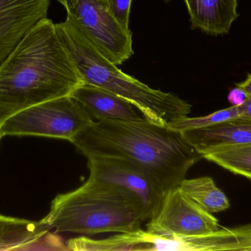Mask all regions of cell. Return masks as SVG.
<instances>
[{"label": "cell", "mask_w": 251, "mask_h": 251, "mask_svg": "<svg viewBox=\"0 0 251 251\" xmlns=\"http://www.w3.org/2000/svg\"><path fill=\"white\" fill-rule=\"evenodd\" d=\"M50 230L39 222L0 215V251L29 250Z\"/></svg>", "instance_id": "obj_14"}, {"label": "cell", "mask_w": 251, "mask_h": 251, "mask_svg": "<svg viewBox=\"0 0 251 251\" xmlns=\"http://www.w3.org/2000/svg\"><path fill=\"white\" fill-rule=\"evenodd\" d=\"M248 94L244 90L240 87L236 86L228 93V101L231 106H239L245 103L247 100Z\"/></svg>", "instance_id": "obj_20"}, {"label": "cell", "mask_w": 251, "mask_h": 251, "mask_svg": "<svg viewBox=\"0 0 251 251\" xmlns=\"http://www.w3.org/2000/svg\"><path fill=\"white\" fill-rule=\"evenodd\" d=\"M71 96L76 99L97 121L104 119H138L141 116L132 104L104 88L84 82Z\"/></svg>", "instance_id": "obj_11"}, {"label": "cell", "mask_w": 251, "mask_h": 251, "mask_svg": "<svg viewBox=\"0 0 251 251\" xmlns=\"http://www.w3.org/2000/svg\"><path fill=\"white\" fill-rule=\"evenodd\" d=\"M147 220L143 207L125 193L88 179L79 188L56 196L41 223L55 232L91 236L136 231Z\"/></svg>", "instance_id": "obj_4"}, {"label": "cell", "mask_w": 251, "mask_h": 251, "mask_svg": "<svg viewBox=\"0 0 251 251\" xmlns=\"http://www.w3.org/2000/svg\"><path fill=\"white\" fill-rule=\"evenodd\" d=\"M132 0H107L108 9L116 22L126 31L130 32V10Z\"/></svg>", "instance_id": "obj_19"}, {"label": "cell", "mask_w": 251, "mask_h": 251, "mask_svg": "<svg viewBox=\"0 0 251 251\" xmlns=\"http://www.w3.org/2000/svg\"><path fill=\"white\" fill-rule=\"evenodd\" d=\"M179 187L186 195L209 213L224 212L230 207L228 197L211 177L184 178Z\"/></svg>", "instance_id": "obj_16"}, {"label": "cell", "mask_w": 251, "mask_h": 251, "mask_svg": "<svg viewBox=\"0 0 251 251\" xmlns=\"http://www.w3.org/2000/svg\"><path fill=\"white\" fill-rule=\"evenodd\" d=\"M193 29L211 35L229 32L239 16L237 0H184Z\"/></svg>", "instance_id": "obj_13"}, {"label": "cell", "mask_w": 251, "mask_h": 251, "mask_svg": "<svg viewBox=\"0 0 251 251\" xmlns=\"http://www.w3.org/2000/svg\"><path fill=\"white\" fill-rule=\"evenodd\" d=\"M83 83L55 24L42 19L0 64V127L24 109L71 95Z\"/></svg>", "instance_id": "obj_1"}, {"label": "cell", "mask_w": 251, "mask_h": 251, "mask_svg": "<svg viewBox=\"0 0 251 251\" xmlns=\"http://www.w3.org/2000/svg\"><path fill=\"white\" fill-rule=\"evenodd\" d=\"M94 120L72 96H65L24 109L0 127L1 136H35L67 140Z\"/></svg>", "instance_id": "obj_5"}, {"label": "cell", "mask_w": 251, "mask_h": 251, "mask_svg": "<svg viewBox=\"0 0 251 251\" xmlns=\"http://www.w3.org/2000/svg\"><path fill=\"white\" fill-rule=\"evenodd\" d=\"M202 158L251 180V144L217 147Z\"/></svg>", "instance_id": "obj_17"}, {"label": "cell", "mask_w": 251, "mask_h": 251, "mask_svg": "<svg viewBox=\"0 0 251 251\" xmlns=\"http://www.w3.org/2000/svg\"><path fill=\"white\" fill-rule=\"evenodd\" d=\"M72 144L87 158L110 156L129 161L149 172L164 193L179 186L203 159L180 131L138 119H104L78 133Z\"/></svg>", "instance_id": "obj_2"}, {"label": "cell", "mask_w": 251, "mask_h": 251, "mask_svg": "<svg viewBox=\"0 0 251 251\" xmlns=\"http://www.w3.org/2000/svg\"><path fill=\"white\" fill-rule=\"evenodd\" d=\"M103 1H107V0H103Z\"/></svg>", "instance_id": "obj_24"}, {"label": "cell", "mask_w": 251, "mask_h": 251, "mask_svg": "<svg viewBox=\"0 0 251 251\" xmlns=\"http://www.w3.org/2000/svg\"><path fill=\"white\" fill-rule=\"evenodd\" d=\"M55 25L59 37L84 82L125 99L146 119L162 126H168L191 113V105L176 94L153 89L122 72L69 19Z\"/></svg>", "instance_id": "obj_3"}, {"label": "cell", "mask_w": 251, "mask_h": 251, "mask_svg": "<svg viewBox=\"0 0 251 251\" xmlns=\"http://www.w3.org/2000/svg\"><path fill=\"white\" fill-rule=\"evenodd\" d=\"M239 114L242 116L251 118V97H248L247 100L241 106H237Z\"/></svg>", "instance_id": "obj_21"}, {"label": "cell", "mask_w": 251, "mask_h": 251, "mask_svg": "<svg viewBox=\"0 0 251 251\" xmlns=\"http://www.w3.org/2000/svg\"><path fill=\"white\" fill-rule=\"evenodd\" d=\"M239 116L240 114H239L237 106H231L206 116H199V117L186 116L183 119L169 124L168 127L174 131H181L184 130L191 129V128H202V127L215 125Z\"/></svg>", "instance_id": "obj_18"}, {"label": "cell", "mask_w": 251, "mask_h": 251, "mask_svg": "<svg viewBox=\"0 0 251 251\" xmlns=\"http://www.w3.org/2000/svg\"><path fill=\"white\" fill-rule=\"evenodd\" d=\"M51 0H0V64L26 32L47 18Z\"/></svg>", "instance_id": "obj_9"}, {"label": "cell", "mask_w": 251, "mask_h": 251, "mask_svg": "<svg viewBox=\"0 0 251 251\" xmlns=\"http://www.w3.org/2000/svg\"><path fill=\"white\" fill-rule=\"evenodd\" d=\"M236 85L244 90L248 96L251 97V74L248 75L246 81L236 84Z\"/></svg>", "instance_id": "obj_22"}, {"label": "cell", "mask_w": 251, "mask_h": 251, "mask_svg": "<svg viewBox=\"0 0 251 251\" xmlns=\"http://www.w3.org/2000/svg\"><path fill=\"white\" fill-rule=\"evenodd\" d=\"M1 137H2V136H1V133H0V140H1Z\"/></svg>", "instance_id": "obj_23"}, {"label": "cell", "mask_w": 251, "mask_h": 251, "mask_svg": "<svg viewBox=\"0 0 251 251\" xmlns=\"http://www.w3.org/2000/svg\"><path fill=\"white\" fill-rule=\"evenodd\" d=\"M88 159V179L123 192L143 207L150 219L165 193L149 172L122 158L91 156Z\"/></svg>", "instance_id": "obj_7"}, {"label": "cell", "mask_w": 251, "mask_h": 251, "mask_svg": "<svg viewBox=\"0 0 251 251\" xmlns=\"http://www.w3.org/2000/svg\"><path fill=\"white\" fill-rule=\"evenodd\" d=\"M180 132L202 156L217 147L251 144V118L239 116L215 125Z\"/></svg>", "instance_id": "obj_10"}, {"label": "cell", "mask_w": 251, "mask_h": 251, "mask_svg": "<svg viewBox=\"0 0 251 251\" xmlns=\"http://www.w3.org/2000/svg\"><path fill=\"white\" fill-rule=\"evenodd\" d=\"M66 8V19L79 27L103 56L116 66L133 54L132 34L113 18L103 0H57Z\"/></svg>", "instance_id": "obj_6"}, {"label": "cell", "mask_w": 251, "mask_h": 251, "mask_svg": "<svg viewBox=\"0 0 251 251\" xmlns=\"http://www.w3.org/2000/svg\"><path fill=\"white\" fill-rule=\"evenodd\" d=\"M149 221L146 231L161 237L203 235L222 228L212 214L186 195L179 186L165 192Z\"/></svg>", "instance_id": "obj_8"}, {"label": "cell", "mask_w": 251, "mask_h": 251, "mask_svg": "<svg viewBox=\"0 0 251 251\" xmlns=\"http://www.w3.org/2000/svg\"><path fill=\"white\" fill-rule=\"evenodd\" d=\"M171 245L180 251H251V223L203 235L174 236Z\"/></svg>", "instance_id": "obj_12"}, {"label": "cell", "mask_w": 251, "mask_h": 251, "mask_svg": "<svg viewBox=\"0 0 251 251\" xmlns=\"http://www.w3.org/2000/svg\"><path fill=\"white\" fill-rule=\"evenodd\" d=\"M150 233L140 228L103 240H93L85 236L76 237L67 241L66 246L69 251H150Z\"/></svg>", "instance_id": "obj_15"}]
</instances>
